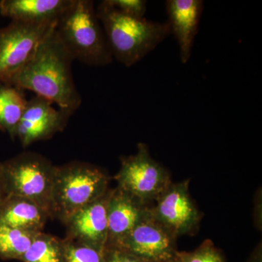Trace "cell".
I'll use <instances>...</instances> for the list:
<instances>
[{
    "label": "cell",
    "mask_w": 262,
    "mask_h": 262,
    "mask_svg": "<svg viewBox=\"0 0 262 262\" xmlns=\"http://www.w3.org/2000/svg\"><path fill=\"white\" fill-rule=\"evenodd\" d=\"M56 24L28 63L0 84L32 91L58 108L75 113L82 103V96L72 75L73 58L57 36Z\"/></svg>",
    "instance_id": "6da1fadb"
},
{
    "label": "cell",
    "mask_w": 262,
    "mask_h": 262,
    "mask_svg": "<svg viewBox=\"0 0 262 262\" xmlns=\"http://www.w3.org/2000/svg\"><path fill=\"white\" fill-rule=\"evenodd\" d=\"M96 13L113 58L125 67L141 61L170 35L168 21L127 16L113 8L107 0L98 3Z\"/></svg>",
    "instance_id": "7a4b0ae2"
},
{
    "label": "cell",
    "mask_w": 262,
    "mask_h": 262,
    "mask_svg": "<svg viewBox=\"0 0 262 262\" xmlns=\"http://www.w3.org/2000/svg\"><path fill=\"white\" fill-rule=\"evenodd\" d=\"M55 31L72 58L91 67L113 63V56L93 0H72Z\"/></svg>",
    "instance_id": "3957f363"
},
{
    "label": "cell",
    "mask_w": 262,
    "mask_h": 262,
    "mask_svg": "<svg viewBox=\"0 0 262 262\" xmlns=\"http://www.w3.org/2000/svg\"><path fill=\"white\" fill-rule=\"evenodd\" d=\"M110 178L101 168L82 162L57 166L52 191L51 218L66 224L76 212L107 193Z\"/></svg>",
    "instance_id": "277c9868"
},
{
    "label": "cell",
    "mask_w": 262,
    "mask_h": 262,
    "mask_svg": "<svg viewBox=\"0 0 262 262\" xmlns=\"http://www.w3.org/2000/svg\"><path fill=\"white\" fill-rule=\"evenodd\" d=\"M57 166L42 155L26 151L0 163L5 196H20L40 206L51 216Z\"/></svg>",
    "instance_id": "5b68a950"
},
{
    "label": "cell",
    "mask_w": 262,
    "mask_h": 262,
    "mask_svg": "<svg viewBox=\"0 0 262 262\" xmlns=\"http://www.w3.org/2000/svg\"><path fill=\"white\" fill-rule=\"evenodd\" d=\"M115 179L117 187L147 205L172 183L168 170L151 158L144 143L139 144L136 154L122 157Z\"/></svg>",
    "instance_id": "8992f818"
},
{
    "label": "cell",
    "mask_w": 262,
    "mask_h": 262,
    "mask_svg": "<svg viewBox=\"0 0 262 262\" xmlns=\"http://www.w3.org/2000/svg\"><path fill=\"white\" fill-rule=\"evenodd\" d=\"M56 24L12 20L9 25L0 28V82L28 63Z\"/></svg>",
    "instance_id": "52a82bcc"
},
{
    "label": "cell",
    "mask_w": 262,
    "mask_h": 262,
    "mask_svg": "<svg viewBox=\"0 0 262 262\" xmlns=\"http://www.w3.org/2000/svg\"><path fill=\"white\" fill-rule=\"evenodd\" d=\"M189 180L172 182L150 207L155 220L176 237L194 232L202 215L189 193Z\"/></svg>",
    "instance_id": "ba28073f"
},
{
    "label": "cell",
    "mask_w": 262,
    "mask_h": 262,
    "mask_svg": "<svg viewBox=\"0 0 262 262\" xmlns=\"http://www.w3.org/2000/svg\"><path fill=\"white\" fill-rule=\"evenodd\" d=\"M177 237L160 225L151 212L117 246L144 262H173L177 256Z\"/></svg>",
    "instance_id": "9c48e42d"
},
{
    "label": "cell",
    "mask_w": 262,
    "mask_h": 262,
    "mask_svg": "<svg viewBox=\"0 0 262 262\" xmlns=\"http://www.w3.org/2000/svg\"><path fill=\"white\" fill-rule=\"evenodd\" d=\"M53 103L36 96L27 101L21 117L16 138L24 148L37 141L51 139L67 127L73 112L54 108Z\"/></svg>",
    "instance_id": "30bf717a"
},
{
    "label": "cell",
    "mask_w": 262,
    "mask_h": 262,
    "mask_svg": "<svg viewBox=\"0 0 262 262\" xmlns=\"http://www.w3.org/2000/svg\"><path fill=\"white\" fill-rule=\"evenodd\" d=\"M149 205L118 187L110 190L107 203L108 239L106 246H117L130 234L149 211Z\"/></svg>",
    "instance_id": "8fae6325"
},
{
    "label": "cell",
    "mask_w": 262,
    "mask_h": 262,
    "mask_svg": "<svg viewBox=\"0 0 262 262\" xmlns=\"http://www.w3.org/2000/svg\"><path fill=\"white\" fill-rule=\"evenodd\" d=\"M165 6L170 34L177 40L181 61L185 64L190 59L204 3L202 0H168Z\"/></svg>",
    "instance_id": "7c38bea8"
},
{
    "label": "cell",
    "mask_w": 262,
    "mask_h": 262,
    "mask_svg": "<svg viewBox=\"0 0 262 262\" xmlns=\"http://www.w3.org/2000/svg\"><path fill=\"white\" fill-rule=\"evenodd\" d=\"M110 190L102 198L76 212L66 222L67 237L100 248L108 239L107 203Z\"/></svg>",
    "instance_id": "4fadbf2b"
},
{
    "label": "cell",
    "mask_w": 262,
    "mask_h": 262,
    "mask_svg": "<svg viewBox=\"0 0 262 262\" xmlns=\"http://www.w3.org/2000/svg\"><path fill=\"white\" fill-rule=\"evenodd\" d=\"M72 0H2L0 14L27 23H55Z\"/></svg>",
    "instance_id": "5bb4252c"
},
{
    "label": "cell",
    "mask_w": 262,
    "mask_h": 262,
    "mask_svg": "<svg viewBox=\"0 0 262 262\" xmlns=\"http://www.w3.org/2000/svg\"><path fill=\"white\" fill-rule=\"evenodd\" d=\"M49 213L34 202L20 196H5L0 205V225L40 232Z\"/></svg>",
    "instance_id": "9a60e30c"
},
{
    "label": "cell",
    "mask_w": 262,
    "mask_h": 262,
    "mask_svg": "<svg viewBox=\"0 0 262 262\" xmlns=\"http://www.w3.org/2000/svg\"><path fill=\"white\" fill-rule=\"evenodd\" d=\"M27 101L21 90L0 84V130L7 133L13 140L16 138Z\"/></svg>",
    "instance_id": "2e32d148"
},
{
    "label": "cell",
    "mask_w": 262,
    "mask_h": 262,
    "mask_svg": "<svg viewBox=\"0 0 262 262\" xmlns=\"http://www.w3.org/2000/svg\"><path fill=\"white\" fill-rule=\"evenodd\" d=\"M39 233L0 225V258L21 261Z\"/></svg>",
    "instance_id": "e0dca14e"
},
{
    "label": "cell",
    "mask_w": 262,
    "mask_h": 262,
    "mask_svg": "<svg viewBox=\"0 0 262 262\" xmlns=\"http://www.w3.org/2000/svg\"><path fill=\"white\" fill-rule=\"evenodd\" d=\"M20 261L65 262L63 239L39 232Z\"/></svg>",
    "instance_id": "ac0fdd59"
},
{
    "label": "cell",
    "mask_w": 262,
    "mask_h": 262,
    "mask_svg": "<svg viewBox=\"0 0 262 262\" xmlns=\"http://www.w3.org/2000/svg\"><path fill=\"white\" fill-rule=\"evenodd\" d=\"M64 243L65 262H103L105 248L67 237Z\"/></svg>",
    "instance_id": "d6986e66"
},
{
    "label": "cell",
    "mask_w": 262,
    "mask_h": 262,
    "mask_svg": "<svg viewBox=\"0 0 262 262\" xmlns=\"http://www.w3.org/2000/svg\"><path fill=\"white\" fill-rule=\"evenodd\" d=\"M176 258L180 262H225L213 242L206 239L194 251H177Z\"/></svg>",
    "instance_id": "ffe728a7"
},
{
    "label": "cell",
    "mask_w": 262,
    "mask_h": 262,
    "mask_svg": "<svg viewBox=\"0 0 262 262\" xmlns=\"http://www.w3.org/2000/svg\"><path fill=\"white\" fill-rule=\"evenodd\" d=\"M120 13L135 18H144L147 2L146 0H107Z\"/></svg>",
    "instance_id": "44dd1931"
},
{
    "label": "cell",
    "mask_w": 262,
    "mask_h": 262,
    "mask_svg": "<svg viewBox=\"0 0 262 262\" xmlns=\"http://www.w3.org/2000/svg\"><path fill=\"white\" fill-rule=\"evenodd\" d=\"M103 262H144L125 250L106 246L103 253Z\"/></svg>",
    "instance_id": "7402d4cb"
},
{
    "label": "cell",
    "mask_w": 262,
    "mask_h": 262,
    "mask_svg": "<svg viewBox=\"0 0 262 262\" xmlns=\"http://www.w3.org/2000/svg\"><path fill=\"white\" fill-rule=\"evenodd\" d=\"M5 198L4 190H3V184H2L1 177H0V205L3 203Z\"/></svg>",
    "instance_id": "603a6c76"
},
{
    "label": "cell",
    "mask_w": 262,
    "mask_h": 262,
    "mask_svg": "<svg viewBox=\"0 0 262 262\" xmlns=\"http://www.w3.org/2000/svg\"><path fill=\"white\" fill-rule=\"evenodd\" d=\"M173 262H180V261H179V260L177 259V258H176L175 259L173 260Z\"/></svg>",
    "instance_id": "cb8c5ba5"
}]
</instances>
